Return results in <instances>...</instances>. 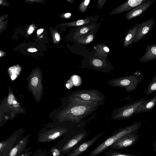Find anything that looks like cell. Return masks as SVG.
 Masks as SVG:
<instances>
[{
    "instance_id": "6da1fadb",
    "label": "cell",
    "mask_w": 156,
    "mask_h": 156,
    "mask_svg": "<svg viewBox=\"0 0 156 156\" xmlns=\"http://www.w3.org/2000/svg\"><path fill=\"white\" fill-rule=\"evenodd\" d=\"M61 105L49 114L53 122L68 126L84 125L86 117L91 114L104 102L87 101L73 98L67 95L62 98Z\"/></svg>"
},
{
    "instance_id": "7a4b0ae2",
    "label": "cell",
    "mask_w": 156,
    "mask_h": 156,
    "mask_svg": "<svg viewBox=\"0 0 156 156\" xmlns=\"http://www.w3.org/2000/svg\"><path fill=\"white\" fill-rule=\"evenodd\" d=\"M141 125V122H138L119 129L91 151L88 156H96L109 148L121 138L130 133H138Z\"/></svg>"
},
{
    "instance_id": "3957f363",
    "label": "cell",
    "mask_w": 156,
    "mask_h": 156,
    "mask_svg": "<svg viewBox=\"0 0 156 156\" xmlns=\"http://www.w3.org/2000/svg\"><path fill=\"white\" fill-rule=\"evenodd\" d=\"M67 127L54 122L46 125L38 133L37 143L55 141L67 132L69 129Z\"/></svg>"
},
{
    "instance_id": "277c9868",
    "label": "cell",
    "mask_w": 156,
    "mask_h": 156,
    "mask_svg": "<svg viewBox=\"0 0 156 156\" xmlns=\"http://www.w3.org/2000/svg\"><path fill=\"white\" fill-rule=\"evenodd\" d=\"M144 77L141 72L137 70L132 75L113 78L108 80L107 83L114 87L124 88L125 91L130 92L136 89Z\"/></svg>"
},
{
    "instance_id": "5b68a950",
    "label": "cell",
    "mask_w": 156,
    "mask_h": 156,
    "mask_svg": "<svg viewBox=\"0 0 156 156\" xmlns=\"http://www.w3.org/2000/svg\"><path fill=\"white\" fill-rule=\"evenodd\" d=\"M142 98L123 106L114 109L112 114L111 119L121 120L128 119L135 114L137 110L145 102Z\"/></svg>"
},
{
    "instance_id": "8992f818",
    "label": "cell",
    "mask_w": 156,
    "mask_h": 156,
    "mask_svg": "<svg viewBox=\"0 0 156 156\" xmlns=\"http://www.w3.org/2000/svg\"><path fill=\"white\" fill-rule=\"evenodd\" d=\"M69 95L81 100L97 102H104L105 98L104 94L96 89L78 90Z\"/></svg>"
},
{
    "instance_id": "52a82bcc",
    "label": "cell",
    "mask_w": 156,
    "mask_h": 156,
    "mask_svg": "<svg viewBox=\"0 0 156 156\" xmlns=\"http://www.w3.org/2000/svg\"><path fill=\"white\" fill-rule=\"evenodd\" d=\"M23 133L22 130H18L6 139L0 141V156H6L11 149L18 143Z\"/></svg>"
},
{
    "instance_id": "ba28073f",
    "label": "cell",
    "mask_w": 156,
    "mask_h": 156,
    "mask_svg": "<svg viewBox=\"0 0 156 156\" xmlns=\"http://www.w3.org/2000/svg\"><path fill=\"white\" fill-rule=\"evenodd\" d=\"M137 133H130L121 138L109 147L110 149L119 150L133 146L139 139Z\"/></svg>"
},
{
    "instance_id": "9c48e42d",
    "label": "cell",
    "mask_w": 156,
    "mask_h": 156,
    "mask_svg": "<svg viewBox=\"0 0 156 156\" xmlns=\"http://www.w3.org/2000/svg\"><path fill=\"white\" fill-rule=\"evenodd\" d=\"M87 135L86 131L82 130L69 139L60 149L61 156L68 154L72 150L74 146L83 140Z\"/></svg>"
},
{
    "instance_id": "30bf717a",
    "label": "cell",
    "mask_w": 156,
    "mask_h": 156,
    "mask_svg": "<svg viewBox=\"0 0 156 156\" xmlns=\"http://www.w3.org/2000/svg\"><path fill=\"white\" fill-rule=\"evenodd\" d=\"M154 23V19H151L139 24L133 44L143 39L148 34L153 28Z\"/></svg>"
},
{
    "instance_id": "8fae6325",
    "label": "cell",
    "mask_w": 156,
    "mask_h": 156,
    "mask_svg": "<svg viewBox=\"0 0 156 156\" xmlns=\"http://www.w3.org/2000/svg\"><path fill=\"white\" fill-rule=\"evenodd\" d=\"M42 79V73L39 69L37 70L35 76H33L31 80V84L35 88V96L37 103L40 101L44 94Z\"/></svg>"
},
{
    "instance_id": "7c38bea8",
    "label": "cell",
    "mask_w": 156,
    "mask_h": 156,
    "mask_svg": "<svg viewBox=\"0 0 156 156\" xmlns=\"http://www.w3.org/2000/svg\"><path fill=\"white\" fill-rule=\"evenodd\" d=\"M154 0H146L125 14L126 19L129 20L140 16L147 11L154 2Z\"/></svg>"
},
{
    "instance_id": "4fadbf2b",
    "label": "cell",
    "mask_w": 156,
    "mask_h": 156,
    "mask_svg": "<svg viewBox=\"0 0 156 156\" xmlns=\"http://www.w3.org/2000/svg\"><path fill=\"white\" fill-rule=\"evenodd\" d=\"M146 0H129L127 1L112 10L109 14L110 15H113L118 14L125 12H128Z\"/></svg>"
},
{
    "instance_id": "5bb4252c",
    "label": "cell",
    "mask_w": 156,
    "mask_h": 156,
    "mask_svg": "<svg viewBox=\"0 0 156 156\" xmlns=\"http://www.w3.org/2000/svg\"><path fill=\"white\" fill-rule=\"evenodd\" d=\"M30 135L22 136L18 143L10 151L6 156H21L26 149Z\"/></svg>"
},
{
    "instance_id": "9a60e30c",
    "label": "cell",
    "mask_w": 156,
    "mask_h": 156,
    "mask_svg": "<svg viewBox=\"0 0 156 156\" xmlns=\"http://www.w3.org/2000/svg\"><path fill=\"white\" fill-rule=\"evenodd\" d=\"M103 134V133L96 135L90 140L85 141L76 148L67 154L66 156H78L87 149Z\"/></svg>"
},
{
    "instance_id": "2e32d148",
    "label": "cell",
    "mask_w": 156,
    "mask_h": 156,
    "mask_svg": "<svg viewBox=\"0 0 156 156\" xmlns=\"http://www.w3.org/2000/svg\"><path fill=\"white\" fill-rule=\"evenodd\" d=\"M156 59V44H152L146 46L145 54L139 59L143 63L146 62Z\"/></svg>"
},
{
    "instance_id": "e0dca14e",
    "label": "cell",
    "mask_w": 156,
    "mask_h": 156,
    "mask_svg": "<svg viewBox=\"0 0 156 156\" xmlns=\"http://www.w3.org/2000/svg\"><path fill=\"white\" fill-rule=\"evenodd\" d=\"M139 23H136L127 31L124 37L123 46L126 48L133 44L135 37L137 32Z\"/></svg>"
},
{
    "instance_id": "ac0fdd59",
    "label": "cell",
    "mask_w": 156,
    "mask_h": 156,
    "mask_svg": "<svg viewBox=\"0 0 156 156\" xmlns=\"http://www.w3.org/2000/svg\"><path fill=\"white\" fill-rule=\"evenodd\" d=\"M156 105V94L149 100H145V102L137 110L135 114L149 112L153 109Z\"/></svg>"
},
{
    "instance_id": "d6986e66",
    "label": "cell",
    "mask_w": 156,
    "mask_h": 156,
    "mask_svg": "<svg viewBox=\"0 0 156 156\" xmlns=\"http://www.w3.org/2000/svg\"><path fill=\"white\" fill-rule=\"evenodd\" d=\"M94 48L98 53L101 55L107 56L110 52L109 48L105 44H99L97 47Z\"/></svg>"
},
{
    "instance_id": "ffe728a7",
    "label": "cell",
    "mask_w": 156,
    "mask_h": 156,
    "mask_svg": "<svg viewBox=\"0 0 156 156\" xmlns=\"http://www.w3.org/2000/svg\"><path fill=\"white\" fill-rule=\"evenodd\" d=\"M156 90V75H155L152 79L151 82L148 85L144 94L150 95L152 94Z\"/></svg>"
},
{
    "instance_id": "44dd1931",
    "label": "cell",
    "mask_w": 156,
    "mask_h": 156,
    "mask_svg": "<svg viewBox=\"0 0 156 156\" xmlns=\"http://www.w3.org/2000/svg\"><path fill=\"white\" fill-rule=\"evenodd\" d=\"M105 156H136L111 150L105 153Z\"/></svg>"
},
{
    "instance_id": "7402d4cb",
    "label": "cell",
    "mask_w": 156,
    "mask_h": 156,
    "mask_svg": "<svg viewBox=\"0 0 156 156\" xmlns=\"http://www.w3.org/2000/svg\"><path fill=\"white\" fill-rule=\"evenodd\" d=\"M50 154L52 156H61V150L54 147L51 148L49 151Z\"/></svg>"
},
{
    "instance_id": "603a6c76",
    "label": "cell",
    "mask_w": 156,
    "mask_h": 156,
    "mask_svg": "<svg viewBox=\"0 0 156 156\" xmlns=\"http://www.w3.org/2000/svg\"><path fill=\"white\" fill-rule=\"evenodd\" d=\"M31 156H48V155L45 151L38 150L36 151Z\"/></svg>"
},
{
    "instance_id": "cb8c5ba5",
    "label": "cell",
    "mask_w": 156,
    "mask_h": 156,
    "mask_svg": "<svg viewBox=\"0 0 156 156\" xmlns=\"http://www.w3.org/2000/svg\"><path fill=\"white\" fill-rule=\"evenodd\" d=\"M107 1V0H98V1L97 5L98 10H100L102 8Z\"/></svg>"
},
{
    "instance_id": "d4e9b609",
    "label": "cell",
    "mask_w": 156,
    "mask_h": 156,
    "mask_svg": "<svg viewBox=\"0 0 156 156\" xmlns=\"http://www.w3.org/2000/svg\"><path fill=\"white\" fill-rule=\"evenodd\" d=\"M31 147L27 148L21 156H31L32 152L30 151Z\"/></svg>"
},
{
    "instance_id": "484cf974",
    "label": "cell",
    "mask_w": 156,
    "mask_h": 156,
    "mask_svg": "<svg viewBox=\"0 0 156 156\" xmlns=\"http://www.w3.org/2000/svg\"><path fill=\"white\" fill-rule=\"evenodd\" d=\"M15 97L12 94H10L7 99V101L8 103L10 105H12L13 104L14 101Z\"/></svg>"
},
{
    "instance_id": "4316f807",
    "label": "cell",
    "mask_w": 156,
    "mask_h": 156,
    "mask_svg": "<svg viewBox=\"0 0 156 156\" xmlns=\"http://www.w3.org/2000/svg\"><path fill=\"white\" fill-rule=\"evenodd\" d=\"M94 39V36L92 34H90L88 36L85 42L87 43H89L92 41Z\"/></svg>"
},
{
    "instance_id": "83f0119b",
    "label": "cell",
    "mask_w": 156,
    "mask_h": 156,
    "mask_svg": "<svg viewBox=\"0 0 156 156\" xmlns=\"http://www.w3.org/2000/svg\"><path fill=\"white\" fill-rule=\"evenodd\" d=\"M89 30V28L87 27H83L80 29V32L81 34H84L87 33Z\"/></svg>"
},
{
    "instance_id": "f1b7e54d",
    "label": "cell",
    "mask_w": 156,
    "mask_h": 156,
    "mask_svg": "<svg viewBox=\"0 0 156 156\" xmlns=\"http://www.w3.org/2000/svg\"><path fill=\"white\" fill-rule=\"evenodd\" d=\"M34 30V27L31 25L30 27L28 30H27V33L28 34H30L33 32Z\"/></svg>"
},
{
    "instance_id": "f546056e",
    "label": "cell",
    "mask_w": 156,
    "mask_h": 156,
    "mask_svg": "<svg viewBox=\"0 0 156 156\" xmlns=\"http://www.w3.org/2000/svg\"><path fill=\"white\" fill-rule=\"evenodd\" d=\"M85 21L83 20H78L76 23V24L77 26H81L83 25L85 23Z\"/></svg>"
},
{
    "instance_id": "4dcf8cb0",
    "label": "cell",
    "mask_w": 156,
    "mask_h": 156,
    "mask_svg": "<svg viewBox=\"0 0 156 156\" xmlns=\"http://www.w3.org/2000/svg\"><path fill=\"white\" fill-rule=\"evenodd\" d=\"M8 16V14H5L0 17V25Z\"/></svg>"
},
{
    "instance_id": "1f68e13d",
    "label": "cell",
    "mask_w": 156,
    "mask_h": 156,
    "mask_svg": "<svg viewBox=\"0 0 156 156\" xmlns=\"http://www.w3.org/2000/svg\"><path fill=\"white\" fill-rule=\"evenodd\" d=\"M55 36L56 40L57 41H59L60 39V37L59 34L58 33H56L55 34Z\"/></svg>"
},
{
    "instance_id": "d6a6232c",
    "label": "cell",
    "mask_w": 156,
    "mask_h": 156,
    "mask_svg": "<svg viewBox=\"0 0 156 156\" xmlns=\"http://www.w3.org/2000/svg\"><path fill=\"white\" fill-rule=\"evenodd\" d=\"M27 51L30 52H36L37 51V49L35 48H30L27 49Z\"/></svg>"
},
{
    "instance_id": "836d02e7",
    "label": "cell",
    "mask_w": 156,
    "mask_h": 156,
    "mask_svg": "<svg viewBox=\"0 0 156 156\" xmlns=\"http://www.w3.org/2000/svg\"><path fill=\"white\" fill-rule=\"evenodd\" d=\"M0 5L6 6H8L7 3L5 2V1L2 0H0Z\"/></svg>"
},
{
    "instance_id": "e575fe53",
    "label": "cell",
    "mask_w": 156,
    "mask_h": 156,
    "mask_svg": "<svg viewBox=\"0 0 156 156\" xmlns=\"http://www.w3.org/2000/svg\"><path fill=\"white\" fill-rule=\"evenodd\" d=\"M90 2V0H85L84 2V5L86 6H87Z\"/></svg>"
},
{
    "instance_id": "d590c367",
    "label": "cell",
    "mask_w": 156,
    "mask_h": 156,
    "mask_svg": "<svg viewBox=\"0 0 156 156\" xmlns=\"http://www.w3.org/2000/svg\"><path fill=\"white\" fill-rule=\"evenodd\" d=\"M44 30L43 29H39L37 30V34L38 35H39L41 34L42 32H43Z\"/></svg>"
},
{
    "instance_id": "8d00e7d4",
    "label": "cell",
    "mask_w": 156,
    "mask_h": 156,
    "mask_svg": "<svg viewBox=\"0 0 156 156\" xmlns=\"http://www.w3.org/2000/svg\"><path fill=\"white\" fill-rule=\"evenodd\" d=\"M71 15V14L70 13H66L64 16L68 18Z\"/></svg>"
},
{
    "instance_id": "74e56055",
    "label": "cell",
    "mask_w": 156,
    "mask_h": 156,
    "mask_svg": "<svg viewBox=\"0 0 156 156\" xmlns=\"http://www.w3.org/2000/svg\"><path fill=\"white\" fill-rule=\"evenodd\" d=\"M5 55V53L0 50V57H2Z\"/></svg>"
},
{
    "instance_id": "f35d334b",
    "label": "cell",
    "mask_w": 156,
    "mask_h": 156,
    "mask_svg": "<svg viewBox=\"0 0 156 156\" xmlns=\"http://www.w3.org/2000/svg\"><path fill=\"white\" fill-rule=\"evenodd\" d=\"M16 103H17V102H16V101L15 100L13 101V104H16Z\"/></svg>"
}]
</instances>
